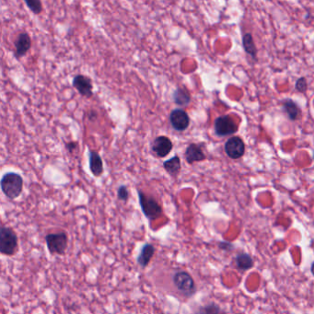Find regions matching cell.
Returning <instances> with one entry per match:
<instances>
[{
	"label": "cell",
	"mask_w": 314,
	"mask_h": 314,
	"mask_svg": "<svg viewBox=\"0 0 314 314\" xmlns=\"http://www.w3.org/2000/svg\"><path fill=\"white\" fill-rule=\"evenodd\" d=\"M45 243L47 250L52 255H64L68 246V235L65 230L46 235Z\"/></svg>",
	"instance_id": "obj_5"
},
{
	"label": "cell",
	"mask_w": 314,
	"mask_h": 314,
	"mask_svg": "<svg viewBox=\"0 0 314 314\" xmlns=\"http://www.w3.org/2000/svg\"><path fill=\"white\" fill-rule=\"evenodd\" d=\"M221 312V309L216 302H209L203 306H200L195 312L194 314H219Z\"/></svg>",
	"instance_id": "obj_20"
},
{
	"label": "cell",
	"mask_w": 314,
	"mask_h": 314,
	"mask_svg": "<svg viewBox=\"0 0 314 314\" xmlns=\"http://www.w3.org/2000/svg\"><path fill=\"white\" fill-rule=\"evenodd\" d=\"M217 247L222 250V251H225V252H230L234 249V245L230 242L228 241H219L217 243Z\"/></svg>",
	"instance_id": "obj_24"
},
{
	"label": "cell",
	"mask_w": 314,
	"mask_h": 314,
	"mask_svg": "<svg viewBox=\"0 0 314 314\" xmlns=\"http://www.w3.org/2000/svg\"><path fill=\"white\" fill-rule=\"evenodd\" d=\"M284 111L291 121H297L302 116V110L294 101L286 99L283 102Z\"/></svg>",
	"instance_id": "obj_15"
},
{
	"label": "cell",
	"mask_w": 314,
	"mask_h": 314,
	"mask_svg": "<svg viewBox=\"0 0 314 314\" xmlns=\"http://www.w3.org/2000/svg\"><path fill=\"white\" fill-rule=\"evenodd\" d=\"M19 247V238L12 228L2 226L0 228V253L5 256L15 255Z\"/></svg>",
	"instance_id": "obj_4"
},
{
	"label": "cell",
	"mask_w": 314,
	"mask_h": 314,
	"mask_svg": "<svg viewBox=\"0 0 314 314\" xmlns=\"http://www.w3.org/2000/svg\"><path fill=\"white\" fill-rule=\"evenodd\" d=\"M72 85L81 96L91 98L93 95V86L92 80L84 75H77L73 79Z\"/></svg>",
	"instance_id": "obj_10"
},
{
	"label": "cell",
	"mask_w": 314,
	"mask_h": 314,
	"mask_svg": "<svg viewBox=\"0 0 314 314\" xmlns=\"http://www.w3.org/2000/svg\"><path fill=\"white\" fill-rule=\"evenodd\" d=\"M311 273L313 274V276L314 277V262L312 264V265H311Z\"/></svg>",
	"instance_id": "obj_27"
},
{
	"label": "cell",
	"mask_w": 314,
	"mask_h": 314,
	"mask_svg": "<svg viewBox=\"0 0 314 314\" xmlns=\"http://www.w3.org/2000/svg\"><path fill=\"white\" fill-rule=\"evenodd\" d=\"M173 283L174 288L184 298L190 299L197 293V288L195 279L185 270H177L173 274Z\"/></svg>",
	"instance_id": "obj_2"
},
{
	"label": "cell",
	"mask_w": 314,
	"mask_h": 314,
	"mask_svg": "<svg viewBox=\"0 0 314 314\" xmlns=\"http://www.w3.org/2000/svg\"><path fill=\"white\" fill-rule=\"evenodd\" d=\"M185 160L189 164H194L195 162H199L206 160V155L200 145L192 143L185 150Z\"/></svg>",
	"instance_id": "obj_13"
},
{
	"label": "cell",
	"mask_w": 314,
	"mask_h": 314,
	"mask_svg": "<svg viewBox=\"0 0 314 314\" xmlns=\"http://www.w3.org/2000/svg\"><path fill=\"white\" fill-rule=\"evenodd\" d=\"M163 168L165 169L167 173H169L173 177H177L181 172L182 165L181 160L178 156H174L172 159L166 160L163 162Z\"/></svg>",
	"instance_id": "obj_18"
},
{
	"label": "cell",
	"mask_w": 314,
	"mask_h": 314,
	"mask_svg": "<svg viewBox=\"0 0 314 314\" xmlns=\"http://www.w3.org/2000/svg\"><path fill=\"white\" fill-rule=\"evenodd\" d=\"M25 4L31 12L34 13L35 15H38L43 11L42 2L39 0H26Z\"/></svg>",
	"instance_id": "obj_21"
},
{
	"label": "cell",
	"mask_w": 314,
	"mask_h": 314,
	"mask_svg": "<svg viewBox=\"0 0 314 314\" xmlns=\"http://www.w3.org/2000/svg\"><path fill=\"white\" fill-rule=\"evenodd\" d=\"M226 154L232 160H238L245 153V145L239 136H232L225 143Z\"/></svg>",
	"instance_id": "obj_8"
},
{
	"label": "cell",
	"mask_w": 314,
	"mask_h": 314,
	"mask_svg": "<svg viewBox=\"0 0 314 314\" xmlns=\"http://www.w3.org/2000/svg\"><path fill=\"white\" fill-rule=\"evenodd\" d=\"M97 117V112H95L94 111H91L89 112V118L91 120H95Z\"/></svg>",
	"instance_id": "obj_26"
},
{
	"label": "cell",
	"mask_w": 314,
	"mask_h": 314,
	"mask_svg": "<svg viewBox=\"0 0 314 314\" xmlns=\"http://www.w3.org/2000/svg\"><path fill=\"white\" fill-rule=\"evenodd\" d=\"M173 148V142L165 136L156 137L151 145V150L153 154L158 158H165L171 153Z\"/></svg>",
	"instance_id": "obj_9"
},
{
	"label": "cell",
	"mask_w": 314,
	"mask_h": 314,
	"mask_svg": "<svg viewBox=\"0 0 314 314\" xmlns=\"http://www.w3.org/2000/svg\"><path fill=\"white\" fill-rule=\"evenodd\" d=\"M155 252H156V248L152 243L147 242V243L143 244L140 253L136 258L137 265H139L142 269L147 268L150 264L152 258L154 257Z\"/></svg>",
	"instance_id": "obj_12"
},
{
	"label": "cell",
	"mask_w": 314,
	"mask_h": 314,
	"mask_svg": "<svg viewBox=\"0 0 314 314\" xmlns=\"http://www.w3.org/2000/svg\"><path fill=\"white\" fill-rule=\"evenodd\" d=\"M242 43H243V47L248 55L252 56L253 58H256L257 55V49L256 46L253 42V38L251 33H246L244 34L243 39H242Z\"/></svg>",
	"instance_id": "obj_19"
},
{
	"label": "cell",
	"mask_w": 314,
	"mask_h": 314,
	"mask_svg": "<svg viewBox=\"0 0 314 314\" xmlns=\"http://www.w3.org/2000/svg\"><path fill=\"white\" fill-rule=\"evenodd\" d=\"M1 190L8 199L14 200L23 190V179L19 173H6L1 179Z\"/></svg>",
	"instance_id": "obj_1"
},
{
	"label": "cell",
	"mask_w": 314,
	"mask_h": 314,
	"mask_svg": "<svg viewBox=\"0 0 314 314\" xmlns=\"http://www.w3.org/2000/svg\"><path fill=\"white\" fill-rule=\"evenodd\" d=\"M235 264L237 268L240 270V271L245 272L250 270L251 268H253V259L252 258V256L246 253H240L239 254H237L236 258H235Z\"/></svg>",
	"instance_id": "obj_17"
},
{
	"label": "cell",
	"mask_w": 314,
	"mask_h": 314,
	"mask_svg": "<svg viewBox=\"0 0 314 314\" xmlns=\"http://www.w3.org/2000/svg\"><path fill=\"white\" fill-rule=\"evenodd\" d=\"M169 121L173 129L183 132L188 128L190 124V117L183 109H174L169 115Z\"/></svg>",
	"instance_id": "obj_7"
},
{
	"label": "cell",
	"mask_w": 314,
	"mask_h": 314,
	"mask_svg": "<svg viewBox=\"0 0 314 314\" xmlns=\"http://www.w3.org/2000/svg\"><path fill=\"white\" fill-rule=\"evenodd\" d=\"M90 170L95 177H100L104 173V162L101 156L96 151H90L89 153Z\"/></svg>",
	"instance_id": "obj_14"
},
{
	"label": "cell",
	"mask_w": 314,
	"mask_h": 314,
	"mask_svg": "<svg viewBox=\"0 0 314 314\" xmlns=\"http://www.w3.org/2000/svg\"><path fill=\"white\" fill-rule=\"evenodd\" d=\"M77 143L76 142H69L68 144H66V148L68 149L69 152H73L76 147H77Z\"/></svg>",
	"instance_id": "obj_25"
},
{
	"label": "cell",
	"mask_w": 314,
	"mask_h": 314,
	"mask_svg": "<svg viewBox=\"0 0 314 314\" xmlns=\"http://www.w3.org/2000/svg\"><path fill=\"white\" fill-rule=\"evenodd\" d=\"M117 197L120 201L126 203L129 199V191L125 185H120L117 189Z\"/></svg>",
	"instance_id": "obj_22"
},
{
	"label": "cell",
	"mask_w": 314,
	"mask_h": 314,
	"mask_svg": "<svg viewBox=\"0 0 314 314\" xmlns=\"http://www.w3.org/2000/svg\"><path fill=\"white\" fill-rule=\"evenodd\" d=\"M296 90L300 93H305L308 90V82L305 78H301L296 81Z\"/></svg>",
	"instance_id": "obj_23"
},
{
	"label": "cell",
	"mask_w": 314,
	"mask_h": 314,
	"mask_svg": "<svg viewBox=\"0 0 314 314\" xmlns=\"http://www.w3.org/2000/svg\"><path fill=\"white\" fill-rule=\"evenodd\" d=\"M238 124L229 115H222L216 118L214 123V129L217 136H226L233 135L238 131Z\"/></svg>",
	"instance_id": "obj_6"
},
{
	"label": "cell",
	"mask_w": 314,
	"mask_h": 314,
	"mask_svg": "<svg viewBox=\"0 0 314 314\" xmlns=\"http://www.w3.org/2000/svg\"><path fill=\"white\" fill-rule=\"evenodd\" d=\"M137 196L139 199V205H140L142 212L149 222L154 221L163 215L162 207L156 200L155 197H151L148 194H145L139 189H137Z\"/></svg>",
	"instance_id": "obj_3"
},
{
	"label": "cell",
	"mask_w": 314,
	"mask_h": 314,
	"mask_svg": "<svg viewBox=\"0 0 314 314\" xmlns=\"http://www.w3.org/2000/svg\"><path fill=\"white\" fill-rule=\"evenodd\" d=\"M173 101L175 105L185 107L191 103V95L186 88L179 87L173 93Z\"/></svg>",
	"instance_id": "obj_16"
},
{
	"label": "cell",
	"mask_w": 314,
	"mask_h": 314,
	"mask_svg": "<svg viewBox=\"0 0 314 314\" xmlns=\"http://www.w3.org/2000/svg\"><path fill=\"white\" fill-rule=\"evenodd\" d=\"M15 56L17 58H20L24 56L31 47V39L27 32H21L16 38L15 42Z\"/></svg>",
	"instance_id": "obj_11"
}]
</instances>
